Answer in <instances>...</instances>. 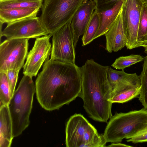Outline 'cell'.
Listing matches in <instances>:
<instances>
[{
	"label": "cell",
	"mask_w": 147,
	"mask_h": 147,
	"mask_svg": "<svg viewBox=\"0 0 147 147\" xmlns=\"http://www.w3.org/2000/svg\"><path fill=\"white\" fill-rule=\"evenodd\" d=\"M144 59L143 56L139 55L121 56L115 60L112 66L117 69L123 70L127 67L144 61Z\"/></svg>",
	"instance_id": "obj_23"
},
{
	"label": "cell",
	"mask_w": 147,
	"mask_h": 147,
	"mask_svg": "<svg viewBox=\"0 0 147 147\" xmlns=\"http://www.w3.org/2000/svg\"><path fill=\"white\" fill-rule=\"evenodd\" d=\"M28 39H7L0 45V72L23 67L28 54Z\"/></svg>",
	"instance_id": "obj_7"
},
{
	"label": "cell",
	"mask_w": 147,
	"mask_h": 147,
	"mask_svg": "<svg viewBox=\"0 0 147 147\" xmlns=\"http://www.w3.org/2000/svg\"><path fill=\"white\" fill-rule=\"evenodd\" d=\"M147 40V4L144 3L140 16L137 37L138 47L140 43Z\"/></svg>",
	"instance_id": "obj_22"
},
{
	"label": "cell",
	"mask_w": 147,
	"mask_h": 147,
	"mask_svg": "<svg viewBox=\"0 0 147 147\" xmlns=\"http://www.w3.org/2000/svg\"><path fill=\"white\" fill-rule=\"evenodd\" d=\"M94 1H96V0H94Z\"/></svg>",
	"instance_id": "obj_32"
},
{
	"label": "cell",
	"mask_w": 147,
	"mask_h": 147,
	"mask_svg": "<svg viewBox=\"0 0 147 147\" xmlns=\"http://www.w3.org/2000/svg\"><path fill=\"white\" fill-rule=\"evenodd\" d=\"M107 77L112 88V93L141 86L139 76L136 73L128 74L123 69L118 71L109 67L107 70Z\"/></svg>",
	"instance_id": "obj_14"
},
{
	"label": "cell",
	"mask_w": 147,
	"mask_h": 147,
	"mask_svg": "<svg viewBox=\"0 0 147 147\" xmlns=\"http://www.w3.org/2000/svg\"><path fill=\"white\" fill-rule=\"evenodd\" d=\"M40 9L30 8L0 9V22L9 24L25 18L37 16Z\"/></svg>",
	"instance_id": "obj_17"
},
{
	"label": "cell",
	"mask_w": 147,
	"mask_h": 147,
	"mask_svg": "<svg viewBox=\"0 0 147 147\" xmlns=\"http://www.w3.org/2000/svg\"><path fill=\"white\" fill-rule=\"evenodd\" d=\"M142 70L139 76L141 85L139 100L147 110V55L144 59Z\"/></svg>",
	"instance_id": "obj_21"
},
{
	"label": "cell",
	"mask_w": 147,
	"mask_h": 147,
	"mask_svg": "<svg viewBox=\"0 0 147 147\" xmlns=\"http://www.w3.org/2000/svg\"><path fill=\"white\" fill-rule=\"evenodd\" d=\"M124 0H120L112 8L98 12L99 25L94 40L105 34L108 31L120 11Z\"/></svg>",
	"instance_id": "obj_16"
},
{
	"label": "cell",
	"mask_w": 147,
	"mask_h": 147,
	"mask_svg": "<svg viewBox=\"0 0 147 147\" xmlns=\"http://www.w3.org/2000/svg\"><path fill=\"white\" fill-rule=\"evenodd\" d=\"M127 141L134 143L147 142V129L130 137Z\"/></svg>",
	"instance_id": "obj_27"
},
{
	"label": "cell",
	"mask_w": 147,
	"mask_h": 147,
	"mask_svg": "<svg viewBox=\"0 0 147 147\" xmlns=\"http://www.w3.org/2000/svg\"><path fill=\"white\" fill-rule=\"evenodd\" d=\"M95 9L94 0H85L74 16L71 24L75 48L80 36L84 34Z\"/></svg>",
	"instance_id": "obj_12"
},
{
	"label": "cell",
	"mask_w": 147,
	"mask_h": 147,
	"mask_svg": "<svg viewBox=\"0 0 147 147\" xmlns=\"http://www.w3.org/2000/svg\"><path fill=\"white\" fill-rule=\"evenodd\" d=\"M38 103L47 111L59 109L79 96L81 90V68L75 64L48 59L35 81Z\"/></svg>",
	"instance_id": "obj_1"
},
{
	"label": "cell",
	"mask_w": 147,
	"mask_h": 147,
	"mask_svg": "<svg viewBox=\"0 0 147 147\" xmlns=\"http://www.w3.org/2000/svg\"><path fill=\"white\" fill-rule=\"evenodd\" d=\"M108 147H131V146H129L125 144H122L119 142L113 143L107 146Z\"/></svg>",
	"instance_id": "obj_28"
},
{
	"label": "cell",
	"mask_w": 147,
	"mask_h": 147,
	"mask_svg": "<svg viewBox=\"0 0 147 147\" xmlns=\"http://www.w3.org/2000/svg\"><path fill=\"white\" fill-rule=\"evenodd\" d=\"M147 47V40L140 43L138 45V47Z\"/></svg>",
	"instance_id": "obj_29"
},
{
	"label": "cell",
	"mask_w": 147,
	"mask_h": 147,
	"mask_svg": "<svg viewBox=\"0 0 147 147\" xmlns=\"http://www.w3.org/2000/svg\"><path fill=\"white\" fill-rule=\"evenodd\" d=\"M13 138L8 105H1L0 108V147H10Z\"/></svg>",
	"instance_id": "obj_15"
},
{
	"label": "cell",
	"mask_w": 147,
	"mask_h": 147,
	"mask_svg": "<svg viewBox=\"0 0 147 147\" xmlns=\"http://www.w3.org/2000/svg\"><path fill=\"white\" fill-rule=\"evenodd\" d=\"M19 71L15 69H11L5 72L6 73L10 86L11 98L15 91Z\"/></svg>",
	"instance_id": "obj_25"
},
{
	"label": "cell",
	"mask_w": 147,
	"mask_h": 147,
	"mask_svg": "<svg viewBox=\"0 0 147 147\" xmlns=\"http://www.w3.org/2000/svg\"><path fill=\"white\" fill-rule=\"evenodd\" d=\"M106 38L105 49L108 52H117L125 46L127 39L123 30L122 8L115 20L105 34Z\"/></svg>",
	"instance_id": "obj_13"
},
{
	"label": "cell",
	"mask_w": 147,
	"mask_h": 147,
	"mask_svg": "<svg viewBox=\"0 0 147 147\" xmlns=\"http://www.w3.org/2000/svg\"><path fill=\"white\" fill-rule=\"evenodd\" d=\"M51 59L75 64V51L71 22L64 25L53 34Z\"/></svg>",
	"instance_id": "obj_8"
},
{
	"label": "cell",
	"mask_w": 147,
	"mask_h": 147,
	"mask_svg": "<svg viewBox=\"0 0 147 147\" xmlns=\"http://www.w3.org/2000/svg\"><path fill=\"white\" fill-rule=\"evenodd\" d=\"M85 0H44L40 18L49 34H52L64 25L71 22Z\"/></svg>",
	"instance_id": "obj_6"
},
{
	"label": "cell",
	"mask_w": 147,
	"mask_h": 147,
	"mask_svg": "<svg viewBox=\"0 0 147 147\" xmlns=\"http://www.w3.org/2000/svg\"><path fill=\"white\" fill-rule=\"evenodd\" d=\"M109 67L91 59L87 60L80 68L81 90L79 97L82 99L89 116L100 122H107L112 116V90L107 77Z\"/></svg>",
	"instance_id": "obj_2"
},
{
	"label": "cell",
	"mask_w": 147,
	"mask_h": 147,
	"mask_svg": "<svg viewBox=\"0 0 147 147\" xmlns=\"http://www.w3.org/2000/svg\"><path fill=\"white\" fill-rule=\"evenodd\" d=\"M142 0V1L144 3L147 4V0Z\"/></svg>",
	"instance_id": "obj_31"
},
{
	"label": "cell",
	"mask_w": 147,
	"mask_h": 147,
	"mask_svg": "<svg viewBox=\"0 0 147 147\" xmlns=\"http://www.w3.org/2000/svg\"><path fill=\"white\" fill-rule=\"evenodd\" d=\"M49 34L43 25L40 17L25 18L9 24L0 33L7 39L36 38Z\"/></svg>",
	"instance_id": "obj_10"
},
{
	"label": "cell",
	"mask_w": 147,
	"mask_h": 147,
	"mask_svg": "<svg viewBox=\"0 0 147 147\" xmlns=\"http://www.w3.org/2000/svg\"><path fill=\"white\" fill-rule=\"evenodd\" d=\"M146 129L147 110L143 108L125 113H116L109 119L103 135L107 143L120 142Z\"/></svg>",
	"instance_id": "obj_4"
},
{
	"label": "cell",
	"mask_w": 147,
	"mask_h": 147,
	"mask_svg": "<svg viewBox=\"0 0 147 147\" xmlns=\"http://www.w3.org/2000/svg\"><path fill=\"white\" fill-rule=\"evenodd\" d=\"M120 0H96L95 10L98 12L110 9Z\"/></svg>",
	"instance_id": "obj_26"
},
{
	"label": "cell",
	"mask_w": 147,
	"mask_h": 147,
	"mask_svg": "<svg viewBox=\"0 0 147 147\" xmlns=\"http://www.w3.org/2000/svg\"><path fill=\"white\" fill-rule=\"evenodd\" d=\"M144 52L147 54V47H144Z\"/></svg>",
	"instance_id": "obj_30"
},
{
	"label": "cell",
	"mask_w": 147,
	"mask_h": 147,
	"mask_svg": "<svg viewBox=\"0 0 147 147\" xmlns=\"http://www.w3.org/2000/svg\"><path fill=\"white\" fill-rule=\"evenodd\" d=\"M65 145L67 147H102L107 142L103 134L96 129L82 114L71 116L65 127Z\"/></svg>",
	"instance_id": "obj_5"
},
{
	"label": "cell",
	"mask_w": 147,
	"mask_h": 147,
	"mask_svg": "<svg viewBox=\"0 0 147 147\" xmlns=\"http://www.w3.org/2000/svg\"><path fill=\"white\" fill-rule=\"evenodd\" d=\"M43 0H0V9L33 8L40 9Z\"/></svg>",
	"instance_id": "obj_18"
},
{
	"label": "cell",
	"mask_w": 147,
	"mask_h": 147,
	"mask_svg": "<svg viewBox=\"0 0 147 147\" xmlns=\"http://www.w3.org/2000/svg\"><path fill=\"white\" fill-rule=\"evenodd\" d=\"M11 99L10 89L5 72H0V106L9 105Z\"/></svg>",
	"instance_id": "obj_24"
},
{
	"label": "cell",
	"mask_w": 147,
	"mask_h": 147,
	"mask_svg": "<svg viewBox=\"0 0 147 147\" xmlns=\"http://www.w3.org/2000/svg\"><path fill=\"white\" fill-rule=\"evenodd\" d=\"M36 86L32 78L24 75L8 105L13 138L20 135L28 126Z\"/></svg>",
	"instance_id": "obj_3"
},
{
	"label": "cell",
	"mask_w": 147,
	"mask_h": 147,
	"mask_svg": "<svg viewBox=\"0 0 147 147\" xmlns=\"http://www.w3.org/2000/svg\"><path fill=\"white\" fill-rule=\"evenodd\" d=\"M52 36L49 34L36 38L23 67L24 75L32 78L36 77L44 62L49 59L52 48L50 38Z\"/></svg>",
	"instance_id": "obj_11"
},
{
	"label": "cell",
	"mask_w": 147,
	"mask_h": 147,
	"mask_svg": "<svg viewBox=\"0 0 147 147\" xmlns=\"http://www.w3.org/2000/svg\"><path fill=\"white\" fill-rule=\"evenodd\" d=\"M141 86L131 87L111 94V102L123 103L129 101L139 95Z\"/></svg>",
	"instance_id": "obj_20"
},
{
	"label": "cell",
	"mask_w": 147,
	"mask_h": 147,
	"mask_svg": "<svg viewBox=\"0 0 147 147\" xmlns=\"http://www.w3.org/2000/svg\"><path fill=\"white\" fill-rule=\"evenodd\" d=\"M99 25V19L98 12L95 10L83 35L82 46L87 45L94 40V38L98 31Z\"/></svg>",
	"instance_id": "obj_19"
},
{
	"label": "cell",
	"mask_w": 147,
	"mask_h": 147,
	"mask_svg": "<svg viewBox=\"0 0 147 147\" xmlns=\"http://www.w3.org/2000/svg\"><path fill=\"white\" fill-rule=\"evenodd\" d=\"M142 0H124L122 16L124 32L127 39L126 47L129 49L138 47L137 37L141 10Z\"/></svg>",
	"instance_id": "obj_9"
}]
</instances>
